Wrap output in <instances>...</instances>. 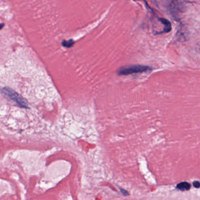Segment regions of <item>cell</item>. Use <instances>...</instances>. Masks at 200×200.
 <instances>
[{
  "mask_svg": "<svg viewBox=\"0 0 200 200\" xmlns=\"http://www.w3.org/2000/svg\"><path fill=\"white\" fill-rule=\"evenodd\" d=\"M192 185L196 188H200V182L198 181H194L192 183Z\"/></svg>",
  "mask_w": 200,
  "mask_h": 200,
  "instance_id": "5",
  "label": "cell"
},
{
  "mask_svg": "<svg viewBox=\"0 0 200 200\" xmlns=\"http://www.w3.org/2000/svg\"><path fill=\"white\" fill-rule=\"evenodd\" d=\"M150 70L151 68L149 66L142 65H134L127 67L122 68L118 71V73L120 75H129L132 74L142 73Z\"/></svg>",
  "mask_w": 200,
  "mask_h": 200,
  "instance_id": "1",
  "label": "cell"
},
{
  "mask_svg": "<svg viewBox=\"0 0 200 200\" xmlns=\"http://www.w3.org/2000/svg\"><path fill=\"white\" fill-rule=\"evenodd\" d=\"M121 192H122V193H123V194L125 195V196H126V195H128L129 194V193L126 191V190H123V189H121Z\"/></svg>",
  "mask_w": 200,
  "mask_h": 200,
  "instance_id": "6",
  "label": "cell"
},
{
  "mask_svg": "<svg viewBox=\"0 0 200 200\" xmlns=\"http://www.w3.org/2000/svg\"><path fill=\"white\" fill-rule=\"evenodd\" d=\"M191 187V184L187 182H183L179 183L176 186L177 189L181 190L182 191H188L190 190Z\"/></svg>",
  "mask_w": 200,
  "mask_h": 200,
  "instance_id": "2",
  "label": "cell"
},
{
  "mask_svg": "<svg viewBox=\"0 0 200 200\" xmlns=\"http://www.w3.org/2000/svg\"><path fill=\"white\" fill-rule=\"evenodd\" d=\"M4 24L3 23H2V24H1V27H0V28H1V29L3 28V26H4Z\"/></svg>",
  "mask_w": 200,
  "mask_h": 200,
  "instance_id": "7",
  "label": "cell"
},
{
  "mask_svg": "<svg viewBox=\"0 0 200 200\" xmlns=\"http://www.w3.org/2000/svg\"><path fill=\"white\" fill-rule=\"evenodd\" d=\"M74 44V41L73 40H69V41H64L62 43V45L63 46L66 48H71L72 47Z\"/></svg>",
  "mask_w": 200,
  "mask_h": 200,
  "instance_id": "4",
  "label": "cell"
},
{
  "mask_svg": "<svg viewBox=\"0 0 200 200\" xmlns=\"http://www.w3.org/2000/svg\"><path fill=\"white\" fill-rule=\"evenodd\" d=\"M159 20L164 25V30H163V32H165V33L169 32L171 31V23L170 22V21H168L167 19L163 18H159Z\"/></svg>",
  "mask_w": 200,
  "mask_h": 200,
  "instance_id": "3",
  "label": "cell"
}]
</instances>
